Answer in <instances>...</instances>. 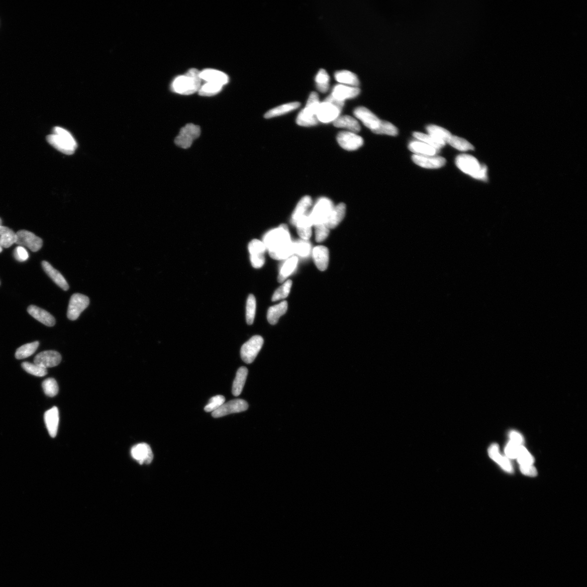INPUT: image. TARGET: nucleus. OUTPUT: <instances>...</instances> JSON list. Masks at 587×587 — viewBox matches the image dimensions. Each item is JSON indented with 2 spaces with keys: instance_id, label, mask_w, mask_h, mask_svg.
Segmentation results:
<instances>
[{
  "instance_id": "8fccbe9b",
  "label": "nucleus",
  "mask_w": 587,
  "mask_h": 587,
  "mask_svg": "<svg viewBox=\"0 0 587 587\" xmlns=\"http://www.w3.org/2000/svg\"><path fill=\"white\" fill-rule=\"evenodd\" d=\"M248 249L250 256L264 255L266 250L263 242L258 239H253L249 243Z\"/></svg>"
},
{
  "instance_id": "ddd939ff",
  "label": "nucleus",
  "mask_w": 587,
  "mask_h": 587,
  "mask_svg": "<svg viewBox=\"0 0 587 587\" xmlns=\"http://www.w3.org/2000/svg\"><path fill=\"white\" fill-rule=\"evenodd\" d=\"M341 112L335 105L324 101L319 105L317 117L319 122L329 123L334 122Z\"/></svg>"
},
{
  "instance_id": "f8f14e48",
  "label": "nucleus",
  "mask_w": 587,
  "mask_h": 587,
  "mask_svg": "<svg viewBox=\"0 0 587 587\" xmlns=\"http://www.w3.org/2000/svg\"><path fill=\"white\" fill-rule=\"evenodd\" d=\"M337 142L342 148L348 151H354L363 145L364 141L361 137L351 132H341L337 137Z\"/></svg>"
},
{
  "instance_id": "5701e85b",
  "label": "nucleus",
  "mask_w": 587,
  "mask_h": 587,
  "mask_svg": "<svg viewBox=\"0 0 587 587\" xmlns=\"http://www.w3.org/2000/svg\"><path fill=\"white\" fill-rule=\"evenodd\" d=\"M28 312L29 314L44 325L52 327L55 325L56 320L50 313L36 306L29 307Z\"/></svg>"
},
{
  "instance_id": "a878e982",
  "label": "nucleus",
  "mask_w": 587,
  "mask_h": 587,
  "mask_svg": "<svg viewBox=\"0 0 587 587\" xmlns=\"http://www.w3.org/2000/svg\"><path fill=\"white\" fill-rule=\"evenodd\" d=\"M409 150L420 156H436L439 151L430 145L419 141H412L409 145Z\"/></svg>"
},
{
  "instance_id": "7c9ffc66",
  "label": "nucleus",
  "mask_w": 587,
  "mask_h": 587,
  "mask_svg": "<svg viewBox=\"0 0 587 587\" xmlns=\"http://www.w3.org/2000/svg\"><path fill=\"white\" fill-rule=\"evenodd\" d=\"M248 375V370L246 367H241L238 370L236 378L234 381H233L232 385V392L233 396L238 397L241 395Z\"/></svg>"
},
{
  "instance_id": "9d476101",
  "label": "nucleus",
  "mask_w": 587,
  "mask_h": 587,
  "mask_svg": "<svg viewBox=\"0 0 587 587\" xmlns=\"http://www.w3.org/2000/svg\"><path fill=\"white\" fill-rule=\"evenodd\" d=\"M249 408V405L245 400L242 399H235L224 403L220 408L215 412H212V416L215 418L223 417L232 413H236L246 411Z\"/></svg>"
},
{
  "instance_id": "6e6552de",
  "label": "nucleus",
  "mask_w": 587,
  "mask_h": 587,
  "mask_svg": "<svg viewBox=\"0 0 587 587\" xmlns=\"http://www.w3.org/2000/svg\"><path fill=\"white\" fill-rule=\"evenodd\" d=\"M200 133L201 130L199 126L188 124L180 130L178 136L175 138V143L176 145L183 149H188L190 148L193 141L199 137Z\"/></svg>"
},
{
  "instance_id": "c756f323",
  "label": "nucleus",
  "mask_w": 587,
  "mask_h": 587,
  "mask_svg": "<svg viewBox=\"0 0 587 587\" xmlns=\"http://www.w3.org/2000/svg\"><path fill=\"white\" fill-rule=\"evenodd\" d=\"M299 236L303 240L308 241L312 236V223L309 215L306 214L300 218L296 224Z\"/></svg>"
},
{
  "instance_id": "7ed1b4c3",
  "label": "nucleus",
  "mask_w": 587,
  "mask_h": 587,
  "mask_svg": "<svg viewBox=\"0 0 587 587\" xmlns=\"http://www.w3.org/2000/svg\"><path fill=\"white\" fill-rule=\"evenodd\" d=\"M46 140L53 148L65 155L73 154L77 148L75 139L71 133L60 127H55Z\"/></svg>"
},
{
  "instance_id": "412c9836",
  "label": "nucleus",
  "mask_w": 587,
  "mask_h": 587,
  "mask_svg": "<svg viewBox=\"0 0 587 587\" xmlns=\"http://www.w3.org/2000/svg\"><path fill=\"white\" fill-rule=\"evenodd\" d=\"M200 77L206 82L224 85L228 83L229 77L222 71L215 69H205L200 72Z\"/></svg>"
},
{
  "instance_id": "bb28decb",
  "label": "nucleus",
  "mask_w": 587,
  "mask_h": 587,
  "mask_svg": "<svg viewBox=\"0 0 587 587\" xmlns=\"http://www.w3.org/2000/svg\"><path fill=\"white\" fill-rule=\"evenodd\" d=\"M312 205V200L309 196H305L300 200L292 213L291 223L296 226V223L300 218L308 214L307 212Z\"/></svg>"
},
{
  "instance_id": "473e14b6",
  "label": "nucleus",
  "mask_w": 587,
  "mask_h": 587,
  "mask_svg": "<svg viewBox=\"0 0 587 587\" xmlns=\"http://www.w3.org/2000/svg\"><path fill=\"white\" fill-rule=\"evenodd\" d=\"M335 77L339 83L348 85V86L357 87L359 85V81L357 75L354 73L348 70L337 71L335 73Z\"/></svg>"
},
{
  "instance_id": "a211bd4d",
  "label": "nucleus",
  "mask_w": 587,
  "mask_h": 587,
  "mask_svg": "<svg viewBox=\"0 0 587 587\" xmlns=\"http://www.w3.org/2000/svg\"><path fill=\"white\" fill-rule=\"evenodd\" d=\"M44 421L50 436L55 438L57 434L59 421V411L57 407H53L45 413Z\"/></svg>"
},
{
  "instance_id": "6ab92c4d",
  "label": "nucleus",
  "mask_w": 587,
  "mask_h": 587,
  "mask_svg": "<svg viewBox=\"0 0 587 587\" xmlns=\"http://www.w3.org/2000/svg\"><path fill=\"white\" fill-rule=\"evenodd\" d=\"M361 90L358 87L338 84L333 88L332 95L335 98L344 102L346 99H352L357 97Z\"/></svg>"
},
{
  "instance_id": "ea45409f",
  "label": "nucleus",
  "mask_w": 587,
  "mask_h": 587,
  "mask_svg": "<svg viewBox=\"0 0 587 587\" xmlns=\"http://www.w3.org/2000/svg\"><path fill=\"white\" fill-rule=\"evenodd\" d=\"M448 143L453 148L461 151L474 150V147L466 140L457 136H452Z\"/></svg>"
},
{
  "instance_id": "c03bdc74",
  "label": "nucleus",
  "mask_w": 587,
  "mask_h": 587,
  "mask_svg": "<svg viewBox=\"0 0 587 587\" xmlns=\"http://www.w3.org/2000/svg\"><path fill=\"white\" fill-rule=\"evenodd\" d=\"M22 366L23 368L27 372L32 375L38 377H43L48 373L47 369L43 368V367L37 365L35 363L33 364L30 362H24Z\"/></svg>"
},
{
  "instance_id": "6e6d98bb",
  "label": "nucleus",
  "mask_w": 587,
  "mask_h": 587,
  "mask_svg": "<svg viewBox=\"0 0 587 587\" xmlns=\"http://www.w3.org/2000/svg\"><path fill=\"white\" fill-rule=\"evenodd\" d=\"M520 469L525 475L530 477H535L537 475V470L533 465H520Z\"/></svg>"
},
{
  "instance_id": "39448f33",
  "label": "nucleus",
  "mask_w": 587,
  "mask_h": 587,
  "mask_svg": "<svg viewBox=\"0 0 587 587\" xmlns=\"http://www.w3.org/2000/svg\"><path fill=\"white\" fill-rule=\"evenodd\" d=\"M320 103L318 94L312 92L307 103L306 108L300 112L297 119V123L301 126H313L318 123L317 113Z\"/></svg>"
},
{
  "instance_id": "2eb2a0df",
  "label": "nucleus",
  "mask_w": 587,
  "mask_h": 587,
  "mask_svg": "<svg viewBox=\"0 0 587 587\" xmlns=\"http://www.w3.org/2000/svg\"><path fill=\"white\" fill-rule=\"evenodd\" d=\"M61 360L62 357L59 352L49 350L38 353L34 359V363L48 369L58 365Z\"/></svg>"
},
{
  "instance_id": "79ce46f5",
  "label": "nucleus",
  "mask_w": 587,
  "mask_h": 587,
  "mask_svg": "<svg viewBox=\"0 0 587 587\" xmlns=\"http://www.w3.org/2000/svg\"><path fill=\"white\" fill-rule=\"evenodd\" d=\"M223 85L214 83L206 82L200 87L199 93L203 96H211L218 94L223 88Z\"/></svg>"
},
{
  "instance_id": "2f4dec72",
  "label": "nucleus",
  "mask_w": 587,
  "mask_h": 587,
  "mask_svg": "<svg viewBox=\"0 0 587 587\" xmlns=\"http://www.w3.org/2000/svg\"><path fill=\"white\" fill-rule=\"evenodd\" d=\"M287 310L288 303L286 301L271 307L267 313L268 322L271 325L276 324L280 317L284 315Z\"/></svg>"
},
{
  "instance_id": "0eeeda50",
  "label": "nucleus",
  "mask_w": 587,
  "mask_h": 587,
  "mask_svg": "<svg viewBox=\"0 0 587 587\" xmlns=\"http://www.w3.org/2000/svg\"><path fill=\"white\" fill-rule=\"evenodd\" d=\"M263 343V338L260 336H253L244 343L241 350L243 361L248 364L254 361L258 353L261 351Z\"/></svg>"
},
{
  "instance_id": "aec40b11",
  "label": "nucleus",
  "mask_w": 587,
  "mask_h": 587,
  "mask_svg": "<svg viewBox=\"0 0 587 587\" xmlns=\"http://www.w3.org/2000/svg\"><path fill=\"white\" fill-rule=\"evenodd\" d=\"M313 258L317 267L320 271L328 268L329 263V251L326 247L318 246L313 250Z\"/></svg>"
},
{
  "instance_id": "49530a36",
  "label": "nucleus",
  "mask_w": 587,
  "mask_h": 587,
  "mask_svg": "<svg viewBox=\"0 0 587 587\" xmlns=\"http://www.w3.org/2000/svg\"><path fill=\"white\" fill-rule=\"evenodd\" d=\"M42 386L45 395L50 397H55L59 391L57 382L53 378L46 379L43 382Z\"/></svg>"
},
{
  "instance_id": "c9c22d12",
  "label": "nucleus",
  "mask_w": 587,
  "mask_h": 587,
  "mask_svg": "<svg viewBox=\"0 0 587 587\" xmlns=\"http://www.w3.org/2000/svg\"><path fill=\"white\" fill-rule=\"evenodd\" d=\"M298 263V258L296 256L289 258L286 261L280 270L278 277V281L282 283L285 281L296 269Z\"/></svg>"
},
{
  "instance_id": "f3484780",
  "label": "nucleus",
  "mask_w": 587,
  "mask_h": 587,
  "mask_svg": "<svg viewBox=\"0 0 587 587\" xmlns=\"http://www.w3.org/2000/svg\"><path fill=\"white\" fill-rule=\"evenodd\" d=\"M412 160L417 165L426 169H438L446 164V159L437 156H420L413 155Z\"/></svg>"
},
{
  "instance_id": "de8ad7c7",
  "label": "nucleus",
  "mask_w": 587,
  "mask_h": 587,
  "mask_svg": "<svg viewBox=\"0 0 587 587\" xmlns=\"http://www.w3.org/2000/svg\"><path fill=\"white\" fill-rule=\"evenodd\" d=\"M291 286L292 281L291 280L289 279L288 281H286L273 294L272 297V301L276 302L278 300H282L287 297L291 290Z\"/></svg>"
},
{
  "instance_id": "a19ab883",
  "label": "nucleus",
  "mask_w": 587,
  "mask_h": 587,
  "mask_svg": "<svg viewBox=\"0 0 587 587\" xmlns=\"http://www.w3.org/2000/svg\"><path fill=\"white\" fill-rule=\"evenodd\" d=\"M372 132L375 133V134L396 136L398 134V130L392 123L388 122L381 121L378 128Z\"/></svg>"
},
{
  "instance_id": "72a5a7b5",
  "label": "nucleus",
  "mask_w": 587,
  "mask_h": 587,
  "mask_svg": "<svg viewBox=\"0 0 587 587\" xmlns=\"http://www.w3.org/2000/svg\"><path fill=\"white\" fill-rule=\"evenodd\" d=\"M300 106V103L293 102L278 106L277 108L272 109L266 112L264 115V118L266 119H270L285 115L286 113L297 110L299 108Z\"/></svg>"
},
{
  "instance_id": "3c124183",
  "label": "nucleus",
  "mask_w": 587,
  "mask_h": 587,
  "mask_svg": "<svg viewBox=\"0 0 587 587\" xmlns=\"http://www.w3.org/2000/svg\"><path fill=\"white\" fill-rule=\"evenodd\" d=\"M225 402V398L223 396L212 397L205 408L206 412H213L219 409Z\"/></svg>"
},
{
  "instance_id": "5fc2aeb1",
  "label": "nucleus",
  "mask_w": 587,
  "mask_h": 587,
  "mask_svg": "<svg viewBox=\"0 0 587 587\" xmlns=\"http://www.w3.org/2000/svg\"><path fill=\"white\" fill-rule=\"evenodd\" d=\"M14 257L19 262H25L28 259L29 255L24 247L18 246L15 250Z\"/></svg>"
},
{
  "instance_id": "c85d7f7f",
  "label": "nucleus",
  "mask_w": 587,
  "mask_h": 587,
  "mask_svg": "<svg viewBox=\"0 0 587 587\" xmlns=\"http://www.w3.org/2000/svg\"><path fill=\"white\" fill-rule=\"evenodd\" d=\"M426 129L429 135L444 145L448 143L452 136L448 130L435 125H430L427 127Z\"/></svg>"
},
{
  "instance_id": "4c0bfd02",
  "label": "nucleus",
  "mask_w": 587,
  "mask_h": 587,
  "mask_svg": "<svg viewBox=\"0 0 587 587\" xmlns=\"http://www.w3.org/2000/svg\"><path fill=\"white\" fill-rule=\"evenodd\" d=\"M317 88L319 91L325 93L329 89L330 76L324 69H320L316 77Z\"/></svg>"
},
{
  "instance_id": "37998d69",
  "label": "nucleus",
  "mask_w": 587,
  "mask_h": 587,
  "mask_svg": "<svg viewBox=\"0 0 587 587\" xmlns=\"http://www.w3.org/2000/svg\"><path fill=\"white\" fill-rule=\"evenodd\" d=\"M413 136L418 139V141L428 144L439 151L445 146L441 143L438 142L437 140L431 136L425 134L423 133L416 132L413 133Z\"/></svg>"
},
{
  "instance_id": "f257e3e1",
  "label": "nucleus",
  "mask_w": 587,
  "mask_h": 587,
  "mask_svg": "<svg viewBox=\"0 0 587 587\" xmlns=\"http://www.w3.org/2000/svg\"><path fill=\"white\" fill-rule=\"evenodd\" d=\"M263 242L273 259L283 260L295 253L294 242L291 241L288 227L285 224L266 233Z\"/></svg>"
},
{
  "instance_id": "e433bc0d",
  "label": "nucleus",
  "mask_w": 587,
  "mask_h": 587,
  "mask_svg": "<svg viewBox=\"0 0 587 587\" xmlns=\"http://www.w3.org/2000/svg\"><path fill=\"white\" fill-rule=\"evenodd\" d=\"M39 343L35 342L25 344L18 348L16 352V357L18 359H22L28 358L34 353L37 350Z\"/></svg>"
},
{
  "instance_id": "dca6fc26",
  "label": "nucleus",
  "mask_w": 587,
  "mask_h": 587,
  "mask_svg": "<svg viewBox=\"0 0 587 587\" xmlns=\"http://www.w3.org/2000/svg\"><path fill=\"white\" fill-rule=\"evenodd\" d=\"M354 115L372 132L374 131L381 122V120L368 109L364 107H359L354 111Z\"/></svg>"
},
{
  "instance_id": "1a4fd4ad",
  "label": "nucleus",
  "mask_w": 587,
  "mask_h": 587,
  "mask_svg": "<svg viewBox=\"0 0 587 587\" xmlns=\"http://www.w3.org/2000/svg\"><path fill=\"white\" fill-rule=\"evenodd\" d=\"M90 300L88 297L81 294H74L70 300L67 317L72 321L77 320L81 313L89 305Z\"/></svg>"
},
{
  "instance_id": "603ef678",
  "label": "nucleus",
  "mask_w": 587,
  "mask_h": 587,
  "mask_svg": "<svg viewBox=\"0 0 587 587\" xmlns=\"http://www.w3.org/2000/svg\"><path fill=\"white\" fill-rule=\"evenodd\" d=\"M316 232V240L317 242H322L328 238L330 233V229L325 224L315 225Z\"/></svg>"
},
{
  "instance_id": "4468645a",
  "label": "nucleus",
  "mask_w": 587,
  "mask_h": 587,
  "mask_svg": "<svg viewBox=\"0 0 587 587\" xmlns=\"http://www.w3.org/2000/svg\"><path fill=\"white\" fill-rule=\"evenodd\" d=\"M131 454L132 458L141 465L150 464L153 459L150 446L146 443H140L133 446Z\"/></svg>"
},
{
  "instance_id": "4be33fe9",
  "label": "nucleus",
  "mask_w": 587,
  "mask_h": 587,
  "mask_svg": "<svg viewBox=\"0 0 587 587\" xmlns=\"http://www.w3.org/2000/svg\"><path fill=\"white\" fill-rule=\"evenodd\" d=\"M488 455L491 458L501 466L505 471L509 473L513 472V466L510 459L500 454L499 446L497 444H493L490 447Z\"/></svg>"
},
{
  "instance_id": "58836bf2",
  "label": "nucleus",
  "mask_w": 587,
  "mask_h": 587,
  "mask_svg": "<svg viewBox=\"0 0 587 587\" xmlns=\"http://www.w3.org/2000/svg\"><path fill=\"white\" fill-rule=\"evenodd\" d=\"M256 311V299L253 295H250L247 300L246 306V323L249 325L254 322Z\"/></svg>"
},
{
  "instance_id": "cd10ccee",
  "label": "nucleus",
  "mask_w": 587,
  "mask_h": 587,
  "mask_svg": "<svg viewBox=\"0 0 587 587\" xmlns=\"http://www.w3.org/2000/svg\"><path fill=\"white\" fill-rule=\"evenodd\" d=\"M333 123L336 128L348 129L355 133L361 130L357 120L349 116H339Z\"/></svg>"
},
{
  "instance_id": "bf43d9fd",
  "label": "nucleus",
  "mask_w": 587,
  "mask_h": 587,
  "mask_svg": "<svg viewBox=\"0 0 587 587\" xmlns=\"http://www.w3.org/2000/svg\"><path fill=\"white\" fill-rule=\"evenodd\" d=\"M324 102H328L332 104L333 105H335L339 110H341V111L344 106V102L341 101V100H339L335 98L332 95L327 97L324 100Z\"/></svg>"
},
{
  "instance_id": "a18cd8bd",
  "label": "nucleus",
  "mask_w": 587,
  "mask_h": 587,
  "mask_svg": "<svg viewBox=\"0 0 587 587\" xmlns=\"http://www.w3.org/2000/svg\"><path fill=\"white\" fill-rule=\"evenodd\" d=\"M517 459L520 465H533L535 463L534 457L523 445L519 447Z\"/></svg>"
},
{
  "instance_id": "423d86ee",
  "label": "nucleus",
  "mask_w": 587,
  "mask_h": 587,
  "mask_svg": "<svg viewBox=\"0 0 587 587\" xmlns=\"http://www.w3.org/2000/svg\"><path fill=\"white\" fill-rule=\"evenodd\" d=\"M334 207L330 199L327 198L319 199L309 214L312 225L325 224Z\"/></svg>"
},
{
  "instance_id": "4d7b16f0",
  "label": "nucleus",
  "mask_w": 587,
  "mask_h": 587,
  "mask_svg": "<svg viewBox=\"0 0 587 587\" xmlns=\"http://www.w3.org/2000/svg\"><path fill=\"white\" fill-rule=\"evenodd\" d=\"M250 259L253 267L256 269L262 268L265 263L264 255L250 256Z\"/></svg>"
},
{
  "instance_id": "20e7f679",
  "label": "nucleus",
  "mask_w": 587,
  "mask_h": 587,
  "mask_svg": "<svg viewBox=\"0 0 587 587\" xmlns=\"http://www.w3.org/2000/svg\"><path fill=\"white\" fill-rule=\"evenodd\" d=\"M456 164L458 169L473 178L487 179V167L480 164L475 157L466 154L460 155L456 157Z\"/></svg>"
},
{
  "instance_id": "393cba45",
  "label": "nucleus",
  "mask_w": 587,
  "mask_h": 587,
  "mask_svg": "<svg viewBox=\"0 0 587 587\" xmlns=\"http://www.w3.org/2000/svg\"><path fill=\"white\" fill-rule=\"evenodd\" d=\"M345 213L346 205L343 203L338 204L335 206L332 210L325 225L329 229H335L342 222L345 217Z\"/></svg>"
},
{
  "instance_id": "b1692460",
  "label": "nucleus",
  "mask_w": 587,
  "mask_h": 587,
  "mask_svg": "<svg viewBox=\"0 0 587 587\" xmlns=\"http://www.w3.org/2000/svg\"><path fill=\"white\" fill-rule=\"evenodd\" d=\"M42 266L44 271L54 282L58 285L60 288L63 290L66 291L69 288V284L67 281H66L65 278L57 270L53 267V266L48 262L45 261L42 262Z\"/></svg>"
},
{
  "instance_id": "09e8293b",
  "label": "nucleus",
  "mask_w": 587,
  "mask_h": 587,
  "mask_svg": "<svg viewBox=\"0 0 587 587\" xmlns=\"http://www.w3.org/2000/svg\"><path fill=\"white\" fill-rule=\"evenodd\" d=\"M294 246H295V253H297L299 256L305 257L310 254L311 245L308 241L303 239L300 240L296 242H294Z\"/></svg>"
},
{
  "instance_id": "f03ea898",
  "label": "nucleus",
  "mask_w": 587,
  "mask_h": 587,
  "mask_svg": "<svg viewBox=\"0 0 587 587\" xmlns=\"http://www.w3.org/2000/svg\"><path fill=\"white\" fill-rule=\"evenodd\" d=\"M200 71L196 69L189 70L185 74L177 77L171 84V89L177 94L189 95L199 91L201 87Z\"/></svg>"
},
{
  "instance_id": "f704fd0d",
  "label": "nucleus",
  "mask_w": 587,
  "mask_h": 587,
  "mask_svg": "<svg viewBox=\"0 0 587 587\" xmlns=\"http://www.w3.org/2000/svg\"><path fill=\"white\" fill-rule=\"evenodd\" d=\"M16 233L8 227L0 226V245L3 248H9L16 243Z\"/></svg>"
},
{
  "instance_id": "9b49d317",
  "label": "nucleus",
  "mask_w": 587,
  "mask_h": 587,
  "mask_svg": "<svg viewBox=\"0 0 587 587\" xmlns=\"http://www.w3.org/2000/svg\"><path fill=\"white\" fill-rule=\"evenodd\" d=\"M16 244L26 247L33 252H37L42 248L43 240L34 233L26 230H21L17 233Z\"/></svg>"
},
{
  "instance_id": "13d9d810",
  "label": "nucleus",
  "mask_w": 587,
  "mask_h": 587,
  "mask_svg": "<svg viewBox=\"0 0 587 587\" xmlns=\"http://www.w3.org/2000/svg\"><path fill=\"white\" fill-rule=\"evenodd\" d=\"M510 440L519 445H523L524 439L520 433L516 431H512L510 433Z\"/></svg>"
},
{
  "instance_id": "864d4df0",
  "label": "nucleus",
  "mask_w": 587,
  "mask_h": 587,
  "mask_svg": "<svg viewBox=\"0 0 587 587\" xmlns=\"http://www.w3.org/2000/svg\"><path fill=\"white\" fill-rule=\"evenodd\" d=\"M520 446L510 440L505 450L506 457L509 459L517 458Z\"/></svg>"
}]
</instances>
